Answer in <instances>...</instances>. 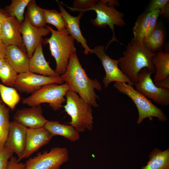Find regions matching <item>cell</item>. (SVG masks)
<instances>
[{
	"label": "cell",
	"instance_id": "cell-5",
	"mask_svg": "<svg viewBox=\"0 0 169 169\" xmlns=\"http://www.w3.org/2000/svg\"><path fill=\"white\" fill-rule=\"evenodd\" d=\"M118 5V1L116 0H99L88 10H94L96 13V18L91 21L93 25L100 28L108 26L112 31V38L107 45L105 50L110 43L114 41L122 44L117 40L114 32L115 25L122 27L125 24L123 19L124 14L118 11L115 8Z\"/></svg>",
	"mask_w": 169,
	"mask_h": 169
},
{
	"label": "cell",
	"instance_id": "cell-19",
	"mask_svg": "<svg viewBox=\"0 0 169 169\" xmlns=\"http://www.w3.org/2000/svg\"><path fill=\"white\" fill-rule=\"evenodd\" d=\"M42 45V41L40 43L29 59V71L45 76H60L50 67L49 62L46 60Z\"/></svg>",
	"mask_w": 169,
	"mask_h": 169
},
{
	"label": "cell",
	"instance_id": "cell-9",
	"mask_svg": "<svg viewBox=\"0 0 169 169\" xmlns=\"http://www.w3.org/2000/svg\"><path fill=\"white\" fill-rule=\"evenodd\" d=\"M152 73L147 68L141 69L137 75L135 89L149 99L162 106L169 105V89L156 86L151 75Z\"/></svg>",
	"mask_w": 169,
	"mask_h": 169
},
{
	"label": "cell",
	"instance_id": "cell-32",
	"mask_svg": "<svg viewBox=\"0 0 169 169\" xmlns=\"http://www.w3.org/2000/svg\"><path fill=\"white\" fill-rule=\"evenodd\" d=\"M13 154L5 147L0 149V169H6L8 162Z\"/></svg>",
	"mask_w": 169,
	"mask_h": 169
},
{
	"label": "cell",
	"instance_id": "cell-21",
	"mask_svg": "<svg viewBox=\"0 0 169 169\" xmlns=\"http://www.w3.org/2000/svg\"><path fill=\"white\" fill-rule=\"evenodd\" d=\"M44 127L53 136H60L73 142L78 141L80 138L79 132L70 125L62 124L57 121L48 120Z\"/></svg>",
	"mask_w": 169,
	"mask_h": 169
},
{
	"label": "cell",
	"instance_id": "cell-37",
	"mask_svg": "<svg viewBox=\"0 0 169 169\" xmlns=\"http://www.w3.org/2000/svg\"><path fill=\"white\" fill-rule=\"evenodd\" d=\"M160 14L163 15L165 17L169 18V4L168 3L164 8L160 10Z\"/></svg>",
	"mask_w": 169,
	"mask_h": 169
},
{
	"label": "cell",
	"instance_id": "cell-8",
	"mask_svg": "<svg viewBox=\"0 0 169 169\" xmlns=\"http://www.w3.org/2000/svg\"><path fill=\"white\" fill-rule=\"evenodd\" d=\"M68 152L66 148L60 147L40 152L26 161L24 169H60L68 161Z\"/></svg>",
	"mask_w": 169,
	"mask_h": 169
},
{
	"label": "cell",
	"instance_id": "cell-33",
	"mask_svg": "<svg viewBox=\"0 0 169 169\" xmlns=\"http://www.w3.org/2000/svg\"><path fill=\"white\" fill-rule=\"evenodd\" d=\"M160 13V11L159 9L155 10L151 12L145 37H147L150 35L155 29L157 26V20Z\"/></svg>",
	"mask_w": 169,
	"mask_h": 169
},
{
	"label": "cell",
	"instance_id": "cell-18",
	"mask_svg": "<svg viewBox=\"0 0 169 169\" xmlns=\"http://www.w3.org/2000/svg\"><path fill=\"white\" fill-rule=\"evenodd\" d=\"M60 13L65 23L66 29L70 35L78 43H80L84 50V53L88 55L90 49L87 44V40L83 35L80 28V20L82 16L83 13H80L77 16H73L70 14L63 7L61 2L57 1Z\"/></svg>",
	"mask_w": 169,
	"mask_h": 169
},
{
	"label": "cell",
	"instance_id": "cell-14",
	"mask_svg": "<svg viewBox=\"0 0 169 169\" xmlns=\"http://www.w3.org/2000/svg\"><path fill=\"white\" fill-rule=\"evenodd\" d=\"M53 137L44 127L36 129L27 128L24 151L18 161L30 156L40 148L47 144Z\"/></svg>",
	"mask_w": 169,
	"mask_h": 169
},
{
	"label": "cell",
	"instance_id": "cell-27",
	"mask_svg": "<svg viewBox=\"0 0 169 169\" xmlns=\"http://www.w3.org/2000/svg\"><path fill=\"white\" fill-rule=\"evenodd\" d=\"M0 95L3 103L12 110L20 100V95L15 89L0 83Z\"/></svg>",
	"mask_w": 169,
	"mask_h": 169
},
{
	"label": "cell",
	"instance_id": "cell-38",
	"mask_svg": "<svg viewBox=\"0 0 169 169\" xmlns=\"http://www.w3.org/2000/svg\"><path fill=\"white\" fill-rule=\"evenodd\" d=\"M8 16L4 10L0 11V23L2 24Z\"/></svg>",
	"mask_w": 169,
	"mask_h": 169
},
{
	"label": "cell",
	"instance_id": "cell-35",
	"mask_svg": "<svg viewBox=\"0 0 169 169\" xmlns=\"http://www.w3.org/2000/svg\"><path fill=\"white\" fill-rule=\"evenodd\" d=\"M15 157L12 156L8 162L6 169H24L25 163L19 162Z\"/></svg>",
	"mask_w": 169,
	"mask_h": 169
},
{
	"label": "cell",
	"instance_id": "cell-24",
	"mask_svg": "<svg viewBox=\"0 0 169 169\" xmlns=\"http://www.w3.org/2000/svg\"><path fill=\"white\" fill-rule=\"evenodd\" d=\"M26 8L25 15L30 23L37 28L44 27L46 23L43 9L38 5L34 0H30Z\"/></svg>",
	"mask_w": 169,
	"mask_h": 169
},
{
	"label": "cell",
	"instance_id": "cell-30",
	"mask_svg": "<svg viewBox=\"0 0 169 169\" xmlns=\"http://www.w3.org/2000/svg\"><path fill=\"white\" fill-rule=\"evenodd\" d=\"M18 74L6 60L0 68V79L3 84L13 86Z\"/></svg>",
	"mask_w": 169,
	"mask_h": 169
},
{
	"label": "cell",
	"instance_id": "cell-29",
	"mask_svg": "<svg viewBox=\"0 0 169 169\" xmlns=\"http://www.w3.org/2000/svg\"><path fill=\"white\" fill-rule=\"evenodd\" d=\"M43 10L46 23L53 25L59 32L66 29L64 20L60 13L55 9H43Z\"/></svg>",
	"mask_w": 169,
	"mask_h": 169
},
{
	"label": "cell",
	"instance_id": "cell-36",
	"mask_svg": "<svg viewBox=\"0 0 169 169\" xmlns=\"http://www.w3.org/2000/svg\"><path fill=\"white\" fill-rule=\"evenodd\" d=\"M6 48L2 40L0 39V58L6 59Z\"/></svg>",
	"mask_w": 169,
	"mask_h": 169
},
{
	"label": "cell",
	"instance_id": "cell-4",
	"mask_svg": "<svg viewBox=\"0 0 169 169\" xmlns=\"http://www.w3.org/2000/svg\"><path fill=\"white\" fill-rule=\"evenodd\" d=\"M65 111L71 120L69 123L79 132L91 131L93 128V117L91 106L77 93L70 90L66 93Z\"/></svg>",
	"mask_w": 169,
	"mask_h": 169
},
{
	"label": "cell",
	"instance_id": "cell-1",
	"mask_svg": "<svg viewBox=\"0 0 169 169\" xmlns=\"http://www.w3.org/2000/svg\"><path fill=\"white\" fill-rule=\"evenodd\" d=\"M60 77L69 85L70 90L79 94L91 106H99L96 99L99 97L95 90H102L101 85L96 79L92 80L89 77L80 63L76 52L71 54L66 71Z\"/></svg>",
	"mask_w": 169,
	"mask_h": 169
},
{
	"label": "cell",
	"instance_id": "cell-2",
	"mask_svg": "<svg viewBox=\"0 0 169 169\" xmlns=\"http://www.w3.org/2000/svg\"><path fill=\"white\" fill-rule=\"evenodd\" d=\"M155 53L148 51L142 42L132 38L120 57L119 67L126 77L134 85L137 81V75L140 70L147 68L152 73H155L152 58Z\"/></svg>",
	"mask_w": 169,
	"mask_h": 169
},
{
	"label": "cell",
	"instance_id": "cell-40",
	"mask_svg": "<svg viewBox=\"0 0 169 169\" xmlns=\"http://www.w3.org/2000/svg\"><path fill=\"white\" fill-rule=\"evenodd\" d=\"M2 24L0 23V39L1 40L2 39Z\"/></svg>",
	"mask_w": 169,
	"mask_h": 169
},
{
	"label": "cell",
	"instance_id": "cell-17",
	"mask_svg": "<svg viewBox=\"0 0 169 169\" xmlns=\"http://www.w3.org/2000/svg\"><path fill=\"white\" fill-rule=\"evenodd\" d=\"M152 62L155 69L154 84L158 87L169 89V53L163 50L155 53Z\"/></svg>",
	"mask_w": 169,
	"mask_h": 169
},
{
	"label": "cell",
	"instance_id": "cell-11",
	"mask_svg": "<svg viewBox=\"0 0 169 169\" xmlns=\"http://www.w3.org/2000/svg\"><path fill=\"white\" fill-rule=\"evenodd\" d=\"M64 82L60 76H47L28 71L18 74L13 86L21 92L32 93L45 85L51 83L62 84Z\"/></svg>",
	"mask_w": 169,
	"mask_h": 169
},
{
	"label": "cell",
	"instance_id": "cell-25",
	"mask_svg": "<svg viewBox=\"0 0 169 169\" xmlns=\"http://www.w3.org/2000/svg\"><path fill=\"white\" fill-rule=\"evenodd\" d=\"M151 14L146 11L138 17L132 29L135 40L142 42L145 38Z\"/></svg>",
	"mask_w": 169,
	"mask_h": 169
},
{
	"label": "cell",
	"instance_id": "cell-31",
	"mask_svg": "<svg viewBox=\"0 0 169 169\" xmlns=\"http://www.w3.org/2000/svg\"><path fill=\"white\" fill-rule=\"evenodd\" d=\"M97 0H75L72 7H68L71 11H77L84 13L91 8L96 3Z\"/></svg>",
	"mask_w": 169,
	"mask_h": 169
},
{
	"label": "cell",
	"instance_id": "cell-41",
	"mask_svg": "<svg viewBox=\"0 0 169 169\" xmlns=\"http://www.w3.org/2000/svg\"><path fill=\"white\" fill-rule=\"evenodd\" d=\"M2 11V10L0 9V11Z\"/></svg>",
	"mask_w": 169,
	"mask_h": 169
},
{
	"label": "cell",
	"instance_id": "cell-34",
	"mask_svg": "<svg viewBox=\"0 0 169 169\" xmlns=\"http://www.w3.org/2000/svg\"><path fill=\"white\" fill-rule=\"evenodd\" d=\"M169 2L168 0H152L150 2L146 11L152 12L158 9L160 11Z\"/></svg>",
	"mask_w": 169,
	"mask_h": 169
},
{
	"label": "cell",
	"instance_id": "cell-26",
	"mask_svg": "<svg viewBox=\"0 0 169 169\" xmlns=\"http://www.w3.org/2000/svg\"><path fill=\"white\" fill-rule=\"evenodd\" d=\"M10 122L9 108L0 99V149L3 148L8 134Z\"/></svg>",
	"mask_w": 169,
	"mask_h": 169
},
{
	"label": "cell",
	"instance_id": "cell-22",
	"mask_svg": "<svg viewBox=\"0 0 169 169\" xmlns=\"http://www.w3.org/2000/svg\"><path fill=\"white\" fill-rule=\"evenodd\" d=\"M141 169H169V149L164 151L154 149L149 155L147 164Z\"/></svg>",
	"mask_w": 169,
	"mask_h": 169
},
{
	"label": "cell",
	"instance_id": "cell-23",
	"mask_svg": "<svg viewBox=\"0 0 169 169\" xmlns=\"http://www.w3.org/2000/svg\"><path fill=\"white\" fill-rule=\"evenodd\" d=\"M165 38L164 31L161 27L157 26L153 32L145 37L142 43L148 51L155 53L162 51Z\"/></svg>",
	"mask_w": 169,
	"mask_h": 169
},
{
	"label": "cell",
	"instance_id": "cell-6",
	"mask_svg": "<svg viewBox=\"0 0 169 169\" xmlns=\"http://www.w3.org/2000/svg\"><path fill=\"white\" fill-rule=\"evenodd\" d=\"M70 90L69 85L66 83L62 84H48L23 99L22 103L32 107L48 103L54 110L57 111L61 108L63 103L66 101L64 96Z\"/></svg>",
	"mask_w": 169,
	"mask_h": 169
},
{
	"label": "cell",
	"instance_id": "cell-39",
	"mask_svg": "<svg viewBox=\"0 0 169 169\" xmlns=\"http://www.w3.org/2000/svg\"><path fill=\"white\" fill-rule=\"evenodd\" d=\"M6 59L0 58V68L6 60Z\"/></svg>",
	"mask_w": 169,
	"mask_h": 169
},
{
	"label": "cell",
	"instance_id": "cell-7",
	"mask_svg": "<svg viewBox=\"0 0 169 169\" xmlns=\"http://www.w3.org/2000/svg\"><path fill=\"white\" fill-rule=\"evenodd\" d=\"M114 87L120 92L126 95L134 102L138 112L139 117L137 124H141L143 120L149 118L152 120V117H156L161 121L165 122L167 118L162 110L154 104L142 94L137 91L133 86L129 84L115 82Z\"/></svg>",
	"mask_w": 169,
	"mask_h": 169
},
{
	"label": "cell",
	"instance_id": "cell-3",
	"mask_svg": "<svg viewBox=\"0 0 169 169\" xmlns=\"http://www.w3.org/2000/svg\"><path fill=\"white\" fill-rule=\"evenodd\" d=\"M46 27L49 29L51 34L49 38L45 39V43L49 45L51 54L56 61L55 71L60 76L66 71L71 54L76 52L74 39L66 29L59 32L49 26Z\"/></svg>",
	"mask_w": 169,
	"mask_h": 169
},
{
	"label": "cell",
	"instance_id": "cell-10",
	"mask_svg": "<svg viewBox=\"0 0 169 169\" xmlns=\"http://www.w3.org/2000/svg\"><path fill=\"white\" fill-rule=\"evenodd\" d=\"M104 46L95 47L90 49V54H94L100 59L104 68L105 75L103 80L105 88H107L110 84L113 82L125 83L133 86L134 84L122 72L119 67L118 59H111L105 52Z\"/></svg>",
	"mask_w": 169,
	"mask_h": 169
},
{
	"label": "cell",
	"instance_id": "cell-15",
	"mask_svg": "<svg viewBox=\"0 0 169 169\" xmlns=\"http://www.w3.org/2000/svg\"><path fill=\"white\" fill-rule=\"evenodd\" d=\"M13 118L14 120L26 127L33 129L44 127L48 121L43 115L40 105L18 109Z\"/></svg>",
	"mask_w": 169,
	"mask_h": 169
},
{
	"label": "cell",
	"instance_id": "cell-12",
	"mask_svg": "<svg viewBox=\"0 0 169 169\" xmlns=\"http://www.w3.org/2000/svg\"><path fill=\"white\" fill-rule=\"evenodd\" d=\"M20 32L27 55L30 59L40 43L42 37L48 35L50 31L46 28H37L32 25L25 15L21 23Z\"/></svg>",
	"mask_w": 169,
	"mask_h": 169
},
{
	"label": "cell",
	"instance_id": "cell-28",
	"mask_svg": "<svg viewBox=\"0 0 169 169\" xmlns=\"http://www.w3.org/2000/svg\"><path fill=\"white\" fill-rule=\"evenodd\" d=\"M30 0H12L4 12L8 16L14 17L21 23L24 20V14L25 8Z\"/></svg>",
	"mask_w": 169,
	"mask_h": 169
},
{
	"label": "cell",
	"instance_id": "cell-16",
	"mask_svg": "<svg viewBox=\"0 0 169 169\" xmlns=\"http://www.w3.org/2000/svg\"><path fill=\"white\" fill-rule=\"evenodd\" d=\"M21 23L15 17L8 16L2 24L1 40L6 47L15 45L25 51L21 35Z\"/></svg>",
	"mask_w": 169,
	"mask_h": 169
},
{
	"label": "cell",
	"instance_id": "cell-20",
	"mask_svg": "<svg viewBox=\"0 0 169 169\" xmlns=\"http://www.w3.org/2000/svg\"><path fill=\"white\" fill-rule=\"evenodd\" d=\"M5 58L18 74L29 71V59L27 54L17 46L12 45L7 47Z\"/></svg>",
	"mask_w": 169,
	"mask_h": 169
},
{
	"label": "cell",
	"instance_id": "cell-13",
	"mask_svg": "<svg viewBox=\"0 0 169 169\" xmlns=\"http://www.w3.org/2000/svg\"><path fill=\"white\" fill-rule=\"evenodd\" d=\"M27 128L14 120L10 122L8 134L4 147L17 155V161L22 156L24 151Z\"/></svg>",
	"mask_w": 169,
	"mask_h": 169
}]
</instances>
